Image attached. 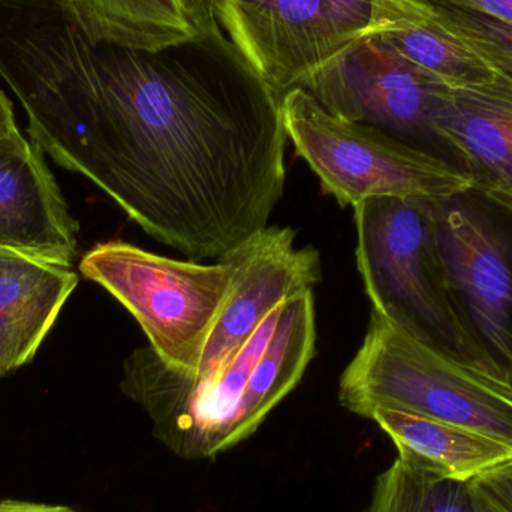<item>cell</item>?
Returning a JSON list of instances; mask_svg holds the SVG:
<instances>
[{
	"mask_svg": "<svg viewBox=\"0 0 512 512\" xmlns=\"http://www.w3.org/2000/svg\"><path fill=\"white\" fill-rule=\"evenodd\" d=\"M93 41L68 0H0V77L30 141L144 233L221 258L268 227L285 189L276 98L251 69Z\"/></svg>",
	"mask_w": 512,
	"mask_h": 512,
	"instance_id": "6da1fadb",
	"label": "cell"
},
{
	"mask_svg": "<svg viewBox=\"0 0 512 512\" xmlns=\"http://www.w3.org/2000/svg\"><path fill=\"white\" fill-rule=\"evenodd\" d=\"M315 354V295L307 289L280 303L209 387H176L123 364L120 390L146 412L170 453L203 462L255 435L300 384Z\"/></svg>",
	"mask_w": 512,
	"mask_h": 512,
	"instance_id": "7a4b0ae2",
	"label": "cell"
},
{
	"mask_svg": "<svg viewBox=\"0 0 512 512\" xmlns=\"http://www.w3.org/2000/svg\"><path fill=\"white\" fill-rule=\"evenodd\" d=\"M354 209L357 265L372 310L433 351L496 376L454 306L436 237V203L373 197Z\"/></svg>",
	"mask_w": 512,
	"mask_h": 512,
	"instance_id": "3957f363",
	"label": "cell"
},
{
	"mask_svg": "<svg viewBox=\"0 0 512 512\" xmlns=\"http://www.w3.org/2000/svg\"><path fill=\"white\" fill-rule=\"evenodd\" d=\"M511 385L438 354L372 310L363 345L340 378L339 402L367 420L375 409H396L512 447Z\"/></svg>",
	"mask_w": 512,
	"mask_h": 512,
	"instance_id": "277c9868",
	"label": "cell"
},
{
	"mask_svg": "<svg viewBox=\"0 0 512 512\" xmlns=\"http://www.w3.org/2000/svg\"><path fill=\"white\" fill-rule=\"evenodd\" d=\"M382 0H209L213 24L252 74L282 99L351 45L423 17Z\"/></svg>",
	"mask_w": 512,
	"mask_h": 512,
	"instance_id": "5b68a950",
	"label": "cell"
},
{
	"mask_svg": "<svg viewBox=\"0 0 512 512\" xmlns=\"http://www.w3.org/2000/svg\"><path fill=\"white\" fill-rule=\"evenodd\" d=\"M286 137L342 207L373 197L444 201L474 188L462 171L372 126L343 119L304 89L280 99Z\"/></svg>",
	"mask_w": 512,
	"mask_h": 512,
	"instance_id": "8992f818",
	"label": "cell"
},
{
	"mask_svg": "<svg viewBox=\"0 0 512 512\" xmlns=\"http://www.w3.org/2000/svg\"><path fill=\"white\" fill-rule=\"evenodd\" d=\"M80 271L134 316L168 369L194 376L233 285L230 259L203 265L107 242L84 254Z\"/></svg>",
	"mask_w": 512,
	"mask_h": 512,
	"instance_id": "52a82bcc",
	"label": "cell"
},
{
	"mask_svg": "<svg viewBox=\"0 0 512 512\" xmlns=\"http://www.w3.org/2000/svg\"><path fill=\"white\" fill-rule=\"evenodd\" d=\"M436 237L463 327L512 384V209L468 189L436 203Z\"/></svg>",
	"mask_w": 512,
	"mask_h": 512,
	"instance_id": "ba28073f",
	"label": "cell"
},
{
	"mask_svg": "<svg viewBox=\"0 0 512 512\" xmlns=\"http://www.w3.org/2000/svg\"><path fill=\"white\" fill-rule=\"evenodd\" d=\"M295 239L292 228L267 227L224 255L234 267L233 285L194 376L168 369L150 346L135 349L125 364L189 390L218 381L280 303L321 280L319 252L310 246L297 248Z\"/></svg>",
	"mask_w": 512,
	"mask_h": 512,
	"instance_id": "9c48e42d",
	"label": "cell"
},
{
	"mask_svg": "<svg viewBox=\"0 0 512 512\" xmlns=\"http://www.w3.org/2000/svg\"><path fill=\"white\" fill-rule=\"evenodd\" d=\"M444 86L372 35L355 42L298 89L330 113L379 129L454 167L453 155L435 129Z\"/></svg>",
	"mask_w": 512,
	"mask_h": 512,
	"instance_id": "30bf717a",
	"label": "cell"
},
{
	"mask_svg": "<svg viewBox=\"0 0 512 512\" xmlns=\"http://www.w3.org/2000/svg\"><path fill=\"white\" fill-rule=\"evenodd\" d=\"M80 225L44 152L18 129L0 137V248L71 268Z\"/></svg>",
	"mask_w": 512,
	"mask_h": 512,
	"instance_id": "8fae6325",
	"label": "cell"
},
{
	"mask_svg": "<svg viewBox=\"0 0 512 512\" xmlns=\"http://www.w3.org/2000/svg\"><path fill=\"white\" fill-rule=\"evenodd\" d=\"M435 129L474 188L512 209V81L498 74L478 86L445 84Z\"/></svg>",
	"mask_w": 512,
	"mask_h": 512,
	"instance_id": "7c38bea8",
	"label": "cell"
},
{
	"mask_svg": "<svg viewBox=\"0 0 512 512\" xmlns=\"http://www.w3.org/2000/svg\"><path fill=\"white\" fill-rule=\"evenodd\" d=\"M78 282L71 268L0 248V376L35 358Z\"/></svg>",
	"mask_w": 512,
	"mask_h": 512,
	"instance_id": "4fadbf2b",
	"label": "cell"
},
{
	"mask_svg": "<svg viewBox=\"0 0 512 512\" xmlns=\"http://www.w3.org/2000/svg\"><path fill=\"white\" fill-rule=\"evenodd\" d=\"M369 420L391 439L397 459L448 480L472 481L512 460L511 445L444 421L387 408Z\"/></svg>",
	"mask_w": 512,
	"mask_h": 512,
	"instance_id": "5bb4252c",
	"label": "cell"
},
{
	"mask_svg": "<svg viewBox=\"0 0 512 512\" xmlns=\"http://www.w3.org/2000/svg\"><path fill=\"white\" fill-rule=\"evenodd\" d=\"M93 41L129 50H168L198 41L206 29L186 0H68Z\"/></svg>",
	"mask_w": 512,
	"mask_h": 512,
	"instance_id": "9a60e30c",
	"label": "cell"
},
{
	"mask_svg": "<svg viewBox=\"0 0 512 512\" xmlns=\"http://www.w3.org/2000/svg\"><path fill=\"white\" fill-rule=\"evenodd\" d=\"M378 36L394 53L450 87L478 86L498 75L471 47L436 23L427 6L423 17Z\"/></svg>",
	"mask_w": 512,
	"mask_h": 512,
	"instance_id": "2e32d148",
	"label": "cell"
},
{
	"mask_svg": "<svg viewBox=\"0 0 512 512\" xmlns=\"http://www.w3.org/2000/svg\"><path fill=\"white\" fill-rule=\"evenodd\" d=\"M363 512H490L472 481L448 480L396 459Z\"/></svg>",
	"mask_w": 512,
	"mask_h": 512,
	"instance_id": "e0dca14e",
	"label": "cell"
},
{
	"mask_svg": "<svg viewBox=\"0 0 512 512\" xmlns=\"http://www.w3.org/2000/svg\"><path fill=\"white\" fill-rule=\"evenodd\" d=\"M430 17L471 47L496 74L512 81V24L426 0Z\"/></svg>",
	"mask_w": 512,
	"mask_h": 512,
	"instance_id": "ac0fdd59",
	"label": "cell"
},
{
	"mask_svg": "<svg viewBox=\"0 0 512 512\" xmlns=\"http://www.w3.org/2000/svg\"><path fill=\"white\" fill-rule=\"evenodd\" d=\"M490 512H512V460L472 480Z\"/></svg>",
	"mask_w": 512,
	"mask_h": 512,
	"instance_id": "d6986e66",
	"label": "cell"
},
{
	"mask_svg": "<svg viewBox=\"0 0 512 512\" xmlns=\"http://www.w3.org/2000/svg\"><path fill=\"white\" fill-rule=\"evenodd\" d=\"M435 2L512 24V0H435Z\"/></svg>",
	"mask_w": 512,
	"mask_h": 512,
	"instance_id": "ffe728a7",
	"label": "cell"
},
{
	"mask_svg": "<svg viewBox=\"0 0 512 512\" xmlns=\"http://www.w3.org/2000/svg\"><path fill=\"white\" fill-rule=\"evenodd\" d=\"M0 512H77L62 505L39 504V502L0 499Z\"/></svg>",
	"mask_w": 512,
	"mask_h": 512,
	"instance_id": "44dd1931",
	"label": "cell"
},
{
	"mask_svg": "<svg viewBox=\"0 0 512 512\" xmlns=\"http://www.w3.org/2000/svg\"><path fill=\"white\" fill-rule=\"evenodd\" d=\"M14 107L8 96L0 90V137L15 131Z\"/></svg>",
	"mask_w": 512,
	"mask_h": 512,
	"instance_id": "7402d4cb",
	"label": "cell"
},
{
	"mask_svg": "<svg viewBox=\"0 0 512 512\" xmlns=\"http://www.w3.org/2000/svg\"><path fill=\"white\" fill-rule=\"evenodd\" d=\"M207 3L209 0H186V5L191 9L192 14L195 15L201 26H207Z\"/></svg>",
	"mask_w": 512,
	"mask_h": 512,
	"instance_id": "603a6c76",
	"label": "cell"
},
{
	"mask_svg": "<svg viewBox=\"0 0 512 512\" xmlns=\"http://www.w3.org/2000/svg\"><path fill=\"white\" fill-rule=\"evenodd\" d=\"M382 2L405 9V11H418L423 8V0H382Z\"/></svg>",
	"mask_w": 512,
	"mask_h": 512,
	"instance_id": "cb8c5ba5",
	"label": "cell"
},
{
	"mask_svg": "<svg viewBox=\"0 0 512 512\" xmlns=\"http://www.w3.org/2000/svg\"><path fill=\"white\" fill-rule=\"evenodd\" d=\"M510 394H511V399H512V385H511V390H510Z\"/></svg>",
	"mask_w": 512,
	"mask_h": 512,
	"instance_id": "d4e9b609",
	"label": "cell"
}]
</instances>
